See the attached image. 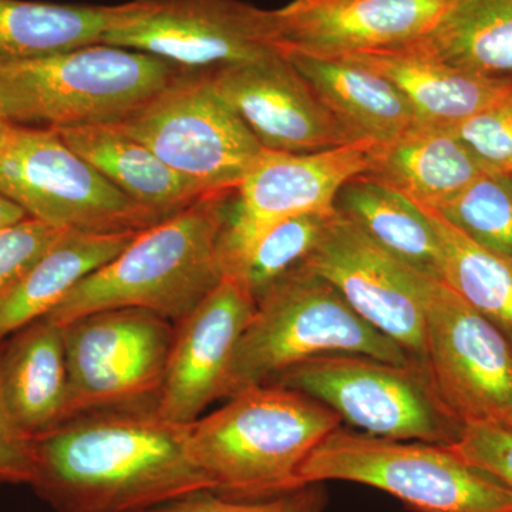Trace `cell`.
<instances>
[{
	"label": "cell",
	"instance_id": "obj_1",
	"mask_svg": "<svg viewBox=\"0 0 512 512\" xmlns=\"http://www.w3.org/2000/svg\"><path fill=\"white\" fill-rule=\"evenodd\" d=\"M190 431L156 409L77 414L33 439L30 485L56 512H144L212 491Z\"/></svg>",
	"mask_w": 512,
	"mask_h": 512
},
{
	"label": "cell",
	"instance_id": "obj_2",
	"mask_svg": "<svg viewBox=\"0 0 512 512\" xmlns=\"http://www.w3.org/2000/svg\"><path fill=\"white\" fill-rule=\"evenodd\" d=\"M229 194L202 198L138 232L46 318L66 325L90 313L136 308L177 325L225 278L221 241Z\"/></svg>",
	"mask_w": 512,
	"mask_h": 512
},
{
	"label": "cell",
	"instance_id": "obj_3",
	"mask_svg": "<svg viewBox=\"0 0 512 512\" xmlns=\"http://www.w3.org/2000/svg\"><path fill=\"white\" fill-rule=\"evenodd\" d=\"M342 419L328 406L278 384H258L191 424L195 463L214 493L259 500L302 487L299 471Z\"/></svg>",
	"mask_w": 512,
	"mask_h": 512
},
{
	"label": "cell",
	"instance_id": "obj_4",
	"mask_svg": "<svg viewBox=\"0 0 512 512\" xmlns=\"http://www.w3.org/2000/svg\"><path fill=\"white\" fill-rule=\"evenodd\" d=\"M183 69L160 57L97 43L26 60H0V113L19 126L114 124Z\"/></svg>",
	"mask_w": 512,
	"mask_h": 512
},
{
	"label": "cell",
	"instance_id": "obj_5",
	"mask_svg": "<svg viewBox=\"0 0 512 512\" xmlns=\"http://www.w3.org/2000/svg\"><path fill=\"white\" fill-rule=\"evenodd\" d=\"M326 355L367 356L394 365L416 363L360 318L326 279L301 265L256 301L254 316L235 350L225 399Z\"/></svg>",
	"mask_w": 512,
	"mask_h": 512
},
{
	"label": "cell",
	"instance_id": "obj_6",
	"mask_svg": "<svg viewBox=\"0 0 512 512\" xmlns=\"http://www.w3.org/2000/svg\"><path fill=\"white\" fill-rule=\"evenodd\" d=\"M302 485L349 481L393 495L413 512H512V493L444 444L338 430L299 471Z\"/></svg>",
	"mask_w": 512,
	"mask_h": 512
},
{
	"label": "cell",
	"instance_id": "obj_7",
	"mask_svg": "<svg viewBox=\"0 0 512 512\" xmlns=\"http://www.w3.org/2000/svg\"><path fill=\"white\" fill-rule=\"evenodd\" d=\"M265 384L306 394L357 429L383 439L448 446L464 426L441 402L419 363L326 355L299 363Z\"/></svg>",
	"mask_w": 512,
	"mask_h": 512
},
{
	"label": "cell",
	"instance_id": "obj_8",
	"mask_svg": "<svg viewBox=\"0 0 512 512\" xmlns=\"http://www.w3.org/2000/svg\"><path fill=\"white\" fill-rule=\"evenodd\" d=\"M114 124L207 197L237 190L266 151L204 72L184 70Z\"/></svg>",
	"mask_w": 512,
	"mask_h": 512
},
{
	"label": "cell",
	"instance_id": "obj_9",
	"mask_svg": "<svg viewBox=\"0 0 512 512\" xmlns=\"http://www.w3.org/2000/svg\"><path fill=\"white\" fill-rule=\"evenodd\" d=\"M0 194L62 231L126 234L163 221L74 153L55 128L19 126L0 154Z\"/></svg>",
	"mask_w": 512,
	"mask_h": 512
},
{
	"label": "cell",
	"instance_id": "obj_10",
	"mask_svg": "<svg viewBox=\"0 0 512 512\" xmlns=\"http://www.w3.org/2000/svg\"><path fill=\"white\" fill-rule=\"evenodd\" d=\"M67 419L110 409H157L175 323L144 309L90 313L63 325Z\"/></svg>",
	"mask_w": 512,
	"mask_h": 512
},
{
	"label": "cell",
	"instance_id": "obj_11",
	"mask_svg": "<svg viewBox=\"0 0 512 512\" xmlns=\"http://www.w3.org/2000/svg\"><path fill=\"white\" fill-rule=\"evenodd\" d=\"M204 72L284 52L275 10L239 0H131L104 42Z\"/></svg>",
	"mask_w": 512,
	"mask_h": 512
},
{
	"label": "cell",
	"instance_id": "obj_12",
	"mask_svg": "<svg viewBox=\"0 0 512 512\" xmlns=\"http://www.w3.org/2000/svg\"><path fill=\"white\" fill-rule=\"evenodd\" d=\"M426 367L463 424L512 429V345L497 326L440 279L424 275Z\"/></svg>",
	"mask_w": 512,
	"mask_h": 512
},
{
	"label": "cell",
	"instance_id": "obj_13",
	"mask_svg": "<svg viewBox=\"0 0 512 512\" xmlns=\"http://www.w3.org/2000/svg\"><path fill=\"white\" fill-rule=\"evenodd\" d=\"M302 265L326 279L360 318L424 366V274L379 247L338 211Z\"/></svg>",
	"mask_w": 512,
	"mask_h": 512
},
{
	"label": "cell",
	"instance_id": "obj_14",
	"mask_svg": "<svg viewBox=\"0 0 512 512\" xmlns=\"http://www.w3.org/2000/svg\"><path fill=\"white\" fill-rule=\"evenodd\" d=\"M373 147L353 143L305 154L266 150L227 198L221 241L225 275L249 245L276 222L335 211L343 185L369 170Z\"/></svg>",
	"mask_w": 512,
	"mask_h": 512
},
{
	"label": "cell",
	"instance_id": "obj_15",
	"mask_svg": "<svg viewBox=\"0 0 512 512\" xmlns=\"http://www.w3.org/2000/svg\"><path fill=\"white\" fill-rule=\"evenodd\" d=\"M204 73L265 150L305 154L353 144L285 52Z\"/></svg>",
	"mask_w": 512,
	"mask_h": 512
},
{
	"label": "cell",
	"instance_id": "obj_16",
	"mask_svg": "<svg viewBox=\"0 0 512 512\" xmlns=\"http://www.w3.org/2000/svg\"><path fill=\"white\" fill-rule=\"evenodd\" d=\"M255 309V299L247 289L225 276L175 325L157 402L161 419L192 424L215 400L225 399L235 350Z\"/></svg>",
	"mask_w": 512,
	"mask_h": 512
},
{
	"label": "cell",
	"instance_id": "obj_17",
	"mask_svg": "<svg viewBox=\"0 0 512 512\" xmlns=\"http://www.w3.org/2000/svg\"><path fill=\"white\" fill-rule=\"evenodd\" d=\"M448 0H293L275 10L284 52L342 59L416 42Z\"/></svg>",
	"mask_w": 512,
	"mask_h": 512
},
{
	"label": "cell",
	"instance_id": "obj_18",
	"mask_svg": "<svg viewBox=\"0 0 512 512\" xmlns=\"http://www.w3.org/2000/svg\"><path fill=\"white\" fill-rule=\"evenodd\" d=\"M372 70L412 104L421 124L454 127L476 116L512 89V77L466 72L414 43L342 57Z\"/></svg>",
	"mask_w": 512,
	"mask_h": 512
},
{
	"label": "cell",
	"instance_id": "obj_19",
	"mask_svg": "<svg viewBox=\"0 0 512 512\" xmlns=\"http://www.w3.org/2000/svg\"><path fill=\"white\" fill-rule=\"evenodd\" d=\"M0 390L13 420L33 439L67 420L63 325L37 319L0 343Z\"/></svg>",
	"mask_w": 512,
	"mask_h": 512
},
{
	"label": "cell",
	"instance_id": "obj_20",
	"mask_svg": "<svg viewBox=\"0 0 512 512\" xmlns=\"http://www.w3.org/2000/svg\"><path fill=\"white\" fill-rule=\"evenodd\" d=\"M353 143L384 146L419 126L389 80L348 60L285 52Z\"/></svg>",
	"mask_w": 512,
	"mask_h": 512
},
{
	"label": "cell",
	"instance_id": "obj_21",
	"mask_svg": "<svg viewBox=\"0 0 512 512\" xmlns=\"http://www.w3.org/2000/svg\"><path fill=\"white\" fill-rule=\"evenodd\" d=\"M485 171L470 147L451 127L419 124L392 143L372 148L366 175L437 207Z\"/></svg>",
	"mask_w": 512,
	"mask_h": 512
},
{
	"label": "cell",
	"instance_id": "obj_22",
	"mask_svg": "<svg viewBox=\"0 0 512 512\" xmlns=\"http://www.w3.org/2000/svg\"><path fill=\"white\" fill-rule=\"evenodd\" d=\"M55 130L74 153L96 168L114 187L161 220L207 197L117 124Z\"/></svg>",
	"mask_w": 512,
	"mask_h": 512
},
{
	"label": "cell",
	"instance_id": "obj_23",
	"mask_svg": "<svg viewBox=\"0 0 512 512\" xmlns=\"http://www.w3.org/2000/svg\"><path fill=\"white\" fill-rule=\"evenodd\" d=\"M137 234L64 232L19 281L0 293V343L46 318L74 286L116 258Z\"/></svg>",
	"mask_w": 512,
	"mask_h": 512
},
{
	"label": "cell",
	"instance_id": "obj_24",
	"mask_svg": "<svg viewBox=\"0 0 512 512\" xmlns=\"http://www.w3.org/2000/svg\"><path fill=\"white\" fill-rule=\"evenodd\" d=\"M335 208L379 247L441 281L439 238L420 205L407 195L362 174L343 185Z\"/></svg>",
	"mask_w": 512,
	"mask_h": 512
},
{
	"label": "cell",
	"instance_id": "obj_25",
	"mask_svg": "<svg viewBox=\"0 0 512 512\" xmlns=\"http://www.w3.org/2000/svg\"><path fill=\"white\" fill-rule=\"evenodd\" d=\"M413 43L457 69L512 77V0H448L436 26Z\"/></svg>",
	"mask_w": 512,
	"mask_h": 512
},
{
	"label": "cell",
	"instance_id": "obj_26",
	"mask_svg": "<svg viewBox=\"0 0 512 512\" xmlns=\"http://www.w3.org/2000/svg\"><path fill=\"white\" fill-rule=\"evenodd\" d=\"M120 5L0 0V60H26L103 43Z\"/></svg>",
	"mask_w": 512,
	"mask_h": 512
},
{
	"label": "cell",
	"instance_id": "obj_27",
	"mask_svg": "<svg viewBox=\"0 0 512 512\" xmlns=\"http://www.w3.org/2000/svg\"><path fill=\"white\" fill-rule=\"evenodd\" d=\"M419 205L439 238L441 281L497 326L512 345V259L481 247L439 211Z\"/></svg>",
	"mask_w": 512,
	"mask_h": 512
},
{
	"label": "cell",
	"instance_id": "obj_28",
	"mask_svg": "<svg viewBox=\"0 0 512 512\" xmlns=\"http://www.w3.org/2000/svg\"><path fill=\"white\" fill-rule=\"evenodd\" d=\"M332 212L295 215L266 228L227 271L255 302L309 258L323 237Z\"/></svg>",
	"mask_w": 512,
	"mask_h": 512
},
{
	"label": "cell",
	"instance_id": "obj_29",
	"mask_svg": "<svg viewBox=\"0 0 512 512\" xmlns=\"http://www.w3.org/2000/svg\"><path fill=\"white\" fill-rule=\"evenodd\" d=\"M431 208L471 241L512 259V174L485 171Z\"/></svg>",
	"mask_w": 512,
	"mask_h": 512
},
{
	"label": "cell",
	"instance_id": "obj_30",
	"mask_svg": "<svg viewBox=\"0 0 512 512\" xmlns=\"http://www.w3.org/2000/svg\"><path fill=\"white\" fill-rule=\"evenodd\" d=\"M326 501L323 483H312L259 500H232L200 491L144 512H323Z\"/></svg>",
	"mask_w": 512,
	"mask_h": 512
},
{
	"label": "cell",
	"instance_id": "obj_31",
	"mask_svg": "<svg viewBox=\"0 0 512 512\" xmlns=\"http://www.w3.org/2000/svg\"><path fill=\"white\" fill-rule=\"evenodd\" d=\"M451 128L487 170L512 174V89L487 109Z\"/></svg>",
	"mask_w": 512,
	"mask_h": 512
},
{
	"label": "cell",
	"instance_id": "obj_32",
	"mask_svg": "<svg viewBox=\"0 0 512 512\" xmlns=\"http://www.w3.org/2000/svg\"><path fill=\"white\" fill-rule=\"evenodd\" d=\"M64 232L32 217L0 228V293L19 281Z\"/></svg>",
	"mask_w": 512,
	"mask_h": 512
},
{
	"label": "cell",
	"instance_id": "obj_33",
	"mask_svg": "<svg viewBox=\"0 0 512 512\" xmlns=\"http://www.w3.org/2000/svg\"><path fill=\"white\" fill-rule=\"evenodd\" d=\"M461 460L480 468L512 493V429L490 423H467L447 446Z\"/></svg>",
	"mask_w": 512,
	"mask_h": 512
},
{
	"label": "cell",
	"instance_id": "obj_34",
	"mask_svg": "<svg viewBox=\"0 0 512 512\" xmlns=\"http://www.w3.org/2000/svg\"><path fill=\"white\" fill-rule=\"evenodd\" d=\"M35 473L33 437L13 420L0 390V484H29Z\"/></svg>",
	"mask_w": 512,
	"mask_h": 512
},
{
	"label": "cell",
	"instance_id": "obj_35",
	"mask_svg": "<svg viewBox=\"0 0 512 512\" xmlns=\"http://www.w3.org/2000/svg\"><path fill=\"white\" fill-rule=\"evenodd\" d=\"M29 215L18 204L0 194V228L25 220Z\"/></svg>",
	"mask_w": 512,
	"mask_h": 512
},
{
	"label": "cell",
	"instance_id": "obj_36",
	"mask_svg": "<svg viewBox=\"0 0 512 512\" xmlns=\"http://www.w3.org/2000/svg\"><path fill=\"white\" fill-rule=\"evenodd\" d=\"M19 124L10 123V121L0 120V154L8 148L10 141L16 136Z\"/></svg>",
	"mask_w": 512,
	"mask_h": 512
},
{
	"label": "cell",
	"instance_id": "obj_37",
	"mask_svg": "<svg viewBox=\"0 0 512 512\" xmlns=\"http://www.w3.org/2000/svg\"><path fill=\"white\" fill-rule=\"evenodd\" d=\"M0 120H5V117H3L2 113H0ZM6 121H8V120H6Z\"/></svg>",
	"mask_w": 512,
	"mask_h": 512
}]
</instances>
